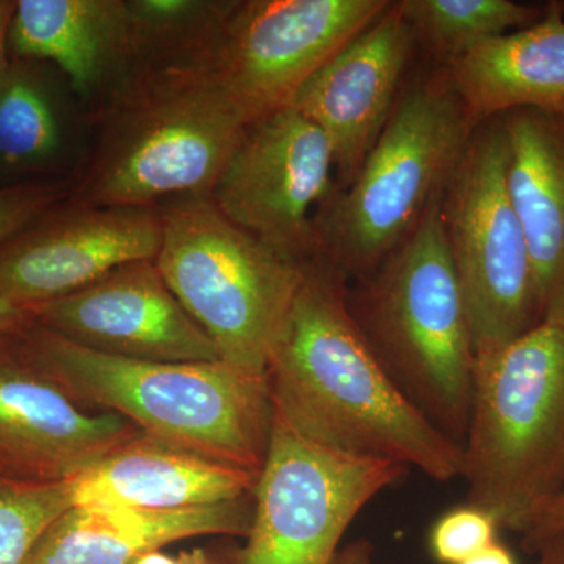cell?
I'll return each mask as SVG.
<instances>
[{
  "mask_svg": "<svg viewBox=\"0 0 564 564\" xmlns=\"http://www.w3.org/2000/svg\"><path fill=\"white\" fill-rule=\"evenodd\" d=\"M348 281L322 259L303 278L267 366L274 414L343 454L415 467L436 481L462 477L463 445L404 399L347 306Z\"/></svg>",
  "mask_w": 564,
  "mask_h": 564,
  "instance_id": "cell-1",
  "label": "cell"
},
{
  "mask_svg": "<svg viewBox=\"0 0 564 564\" xmlns=\"http://www.w3.org/2000/svg\"><path fill=\"white\" fill-rule=\"evenodd\" d=\"M14 339L29 361L76 402L121 415L159 443L261 474L273 425L267 375L223 361L107 355L36 322Z\"/></svg>",
  "mask_w": 564,
  "mask_h": 564,
  "instance_id": "cell-2",
  "label": "cell"
},
{
  "mask_svg": "<svg viewBox=\"0 0 564 564\" xmlns=\"http://www.w3.org/2000/svg\"><path fill=\"white\" fill-rule=\"evenodd\" d=\"M441 199L372 273L348 285L347 306L404 399L463 445L473 411L475 345Z\"/></svg>",
  "mask_w": 564,
  "mask_h": 564,
  "instance_id": "cell-3",
  "label": "cell"
},
{
  "mask_svg": "<svg viewBox=\"0 0 564 564\" xmlns=\"http://www.w3.org/2000/svg\"><path fill=\"white\" fill-rule=\"evenodd\" d=\"M475 128L445 69L400 93L358 176L315 212V258L348 282L372 273L443 196Z\"/></svg>",
  "mask_w": 564,
  "mask_h": 564,
  "instance_id": "cell-4",
  "label": "cell"
},
{
  "mask_svg": "<svg viewBox=\"0 0 564 564\" xmlns=\"http://www.w3.org/2000/svg\"><path fill=\"white\" fill-rule=\"evenodd\" d=\"M467 503L518 533L564 491V326L540 323L475 358L463 443Z\"/></svg>",
  "mask_w": 564,
  "mask_h": 564,
  "instance_id": "cell-5",
  "label": "cell"
},
{
  "mask_svg": "<svg viewBox=\"0 0 564 564\" xmlns=\"http://www.w3.org/2000/svg\"><path fill=\"white\" fill-rule=\"evenodd\" d=\"M247 126L214 82L135 93L96 118L90 154L70 196L158 210L209 196Z\"/></svg>",
  "mask_w": 564,
  "mask_h": 564,
  "instance_id": "cell-6",
  "label": "cell"
},
{
  "mask_svg": "<svg viewBox=\"0 0 564 564\" xmlns=\"http://www.w3.org/2000/svg\"><path fill=\"white\" fill-rule=\"evenodd\" d=\"M155 265L223 362L267 375L270 355L303 278L292 261L229 221L209 196L161 207Z\"/></svg>",
  "mask_w": 564,
  "mask_h": 564,
  "instance_id": "cell-7",
  "label": "cell"
},
{
  "mask_svg": "<svg viewBox=\"0 0 564 564\" xmlns=\"http://www.w3.org/2000/svg\"><path fill=\"white\" fill-rule=\"evenodd\" d=\"M508 158L503 118L480 122L441 199L448 250L469 310L475 358L541 323L532 258L508 187Z\"/></svg>",
  "mask_w": 564,
  "mask_h": 564,
  "instance_id": "cell-8",
  "label": "cell"
},
{
  "mask_svg": "<svg viewBox=\"0 0 564 564\" xmlns=\"http://www.w3.org/2000/svg\"><path fill=\"white\" fill-rule=\"evenodd\" d=\"M408 470L314 443L273 411L250 532L234 564H332L356 516Z\"/></svg>",
  "mask_w": 564,
  "mask_h": 564,
  "instance_id": "cell-9",
  "label": "cell"
},
{
  "mask_svg": "<svg viewBox=\"0 0 564 564\" xmlns=\"http://www.w3.org/2000/svg\"><path fill=\"white\" fill-rule=\"evenodd\" d=\"M388 0H236L212 79L245 121L292 106L311 76L377 21Z\"/></svg>",
  "mask_w": 564,
  "mask_h": 564,
  "instance_id": "cell-10",
  "label": "cell"
},
{
  "mask_svg": "<svg viewBox=\"0 0 564 564\" xmlns=\"http://www.w3.org/2000/svg\"><path fill=\"white\" fill-rule=\"evenodd\" d=\"M334 191L332 144L289 106L245 128L209 198L245 232L304 262L314 258L315 212Z\"/></svg>",
  "mask_w": 564,
  "mask_h": 564,
  "instance_id": "cell-11",
  "label": "cell"
},
{
  "mask_svg": "<svg viewBox=\"0 0 564 564\" xmlns=\"http://www.w3.org/2000/svg\"><path fill=\"white\" fill-rule=\"evenodd\" d=\"M161 243V210L69 195L0 248V295L33 310L128 263L155 261Z\"/></svg>",
  "mask_w": 564,
  "mask_h": 564,
  "instance_id": "cell-12",
  "label": "cell"
},
{
  "mask_svg": "<svg viewBox=\"0 0 564 564\" xmlns=\"http://www.w3.org/2000/svg\"><path fill=\"white\" fill-rule=\"evenodd\" d=\"M113 413H88L29 361L13 336L0 337V474L66 481L141 436Z\"/></svg>",
  "mask_w": 564,
  "mask_h": 564,
  "instance_id": "cell-13",
  "label": "cell"
},
{
  "mask_svg": "<svg viewBox=\"0 0 564 564\" xmlns=\"http://www.w3.org/2000/svg\"><path fill=\"white\" fill-rule=\"evenodd\" d=\"M35 322L91 350L161 362L221 361L155 261L128 263L79 292L33 307Z\"/></svg>",
  "mask_w": 564,
  "mask_h": 564,
  "instance_id": "cell-14",
  "label": "cell"
},
{
  "mask_svg": "<svg viewBox=\"0 0 564 564\" xmlns=\"http://www.w3.org/2000/svg\"><path fill=\"white\" fill-rule=\"evenodd\" d=\"M415 46L399 2L315 70L293 98L332 144L336 191L358 176L402 93Z\"/></svg>",
  "mask_w": 564,
  "mask_h": 564,
  "instance_id": "cell-15",
  "label": "cell"
},
{
  "mask_svg": "<svg viewBox=\"0 0 564 564\" xmlns=\"http://www.w3.org/2000/svg\"><path fill=\"white\" fill-rule=\"evenodd\" d=\"M93 135L90 111L57 66L10 58L0 74V185L73 184Z\"/></svg>",
  "mask_w": 564,
  "mask_h": 564,
  "instance_id": "cell-16",
  "label": "cell"
},
{
  "mask_svg": "<svg viewBox=\"0 0 564 564\" xmlns=\"http://www.w3.org/2000/svg\"><path fill=\"white\" fill-rule=\"evenodd\" d=\"M7 47L57 66L95 121L124 79L131 17L126 0H17Z\"/></svg>",
  "mask_w": 564,
  "mask_h": 564,
  "instance_id": "cell-17",
  "label": "cell"
},
{
  "mask_svg": "<svg viewBox=\"0 0 564 564\" xmlns=\"http://www.w3.org/2000/svg\"><path fill=\"white\" fill-rule=\"evenodd\" d=\"M259 474L141 434L70 478L74 505L176 511L254 496Z\"/></svg>",
  "mask_w": 564,
  "mask_h": 564,
  "instance_id": "cell-18",
  "label": "cell"
},
{
  "mask_svg": "<svg viewBox=\"0 0 564 564\" xmlns=\"http://www.w3.org/2000/svg\"><path fill=\"white\" fill-rule=\"evenodd\" d=\"M502 118L508 187L532 258L541 323L564 326V113L521 109Z\"/></svg>",
  "mask_w": 564,
  "mask_h": 564,
  "instance_id": "cell-19",
  "label": "cell"
},
{
  "mask_svg": "<svg viewBox=\"0 0 564 564\" xmlns=\"http://www.w3.org/2000/svg\"><path fill=\"white\" fill-rule=\"evenodd\" d=\"M254 499L154 511L74 505L44 533L28 564H132L165 544L204 534L250 532Z\"/></svg>",
  "mask_w": 564,
  "mask_h": 564,
  "instance_id": "cell-20",
  "label": "cell"
},
{
  "mask_svg": "<svg viewBox=\"0 0 564 564\" xmlns=\"http://www.w3.org/2000/svg\"><path fill=\"white\" fill-rule=\"evenodd\" d=\"M474 124L508 111L564 113V14L555 2L540 21L445 66Z\"/></svg>",
  "mask_w": 564,
  "mask_h": 564,
  "instance_id": "cell-21",
  "label": "cell"
},
{
  "mask_svg": "<svg viewBox=\"0 0 564 564\" xmlns=\"http://www.w3.org/2000/svg\"><path fill=\"white\" fill-rule=\"evenodd\" d=\"M404 21L430 54L445 66L481 44L530 28L544 9L513 0H402Z\"/></svg>",
  "mask_w": 564,
  "mask_h": 564,
  "instance_id": "cell-22",
  "label": "cell"
},
{
  "mask_svg": "<svg viewBox=\"0 0 564 564\" xmlns=\"http://www.w3.org/2000/svg\"><path fill=\"white\" fill-rule=\"evenodd\" d=\"M74 507L70 481L0 474V564H28L51 525Z\"/></svg>",
  "mask_w": 564,
  "mask_h": 564,
  "instance_id": "cell-23",
  "label": "cell"
},
{
  "mask_svg": "<svg viewBox=\"0 0 564 564\" xmlns=\"http://www.w3.org/2000/svg\"><path fill=\"white\" fill-rule=\"evenodd\" d=\"M497 529L499 525L491 514L466 502L434 522L430 551L441 564H462L496 543Z\"/></svg>",
  "mask_w": 564,
  "mask_h": 564,
  "instance_id": "cell-24",
  "label": "cell"
},
{
  "mask_svg": "<svg viewBox=\"0 0 564 564\" xmlns=\"http://www.w3.org/2000/svg\"><path fill=\"white\" fill-rule=\"evenodd\" d=\"M70 182L0 185V248L51 206L68 198Z\"/></svg>",
  "mask_w": 564,
  "mask_h": 564,
  "instance_id": "cell-25",
  "label": "cell"
},
{
  "mask_svg": "<svg viewBox=\"0 0 564 564\" xmlns=\"http://www.w3.org/2000/svg\"><path fill=\"white\" fill-rule=\"evenodd\" d=\"M562 530H564V491L533 511L518 533L521 534L522 549L530 552V549L540 543L543 538Z\"/></svg>",
  "mask_w": 564,
  "mask_h": 564,
  "instance_id": "cell-26",
  "label": "cell"
},
{
  "mask_svg": "<svg viewBox=\"0 0 564 564\" xmlns=\"http://www.w3.org/2000/svg\"><path fill=\"white\" fill-rule=\"evenodd\" d=\"M35 322V314L29 307L10 302L0 295V337L13 336Z\"/></svg>",
  "mask_w": 564,
  "mask_h": 564,
  "instance_id": "cell-27",
  "label": "cell"
},
{
  "mask_svg": "<svg viewBox=\"0 0 564 564\" xmlns=\"http://www.w3.org/2000/svg\"><path fill=\"white\" fill-rule=\"evenodd\" d=\"M529 554L538 556V564H564V530L543 538Z\"/></svg>",
  "mask_w": 564,
  "mask_h": 564,
  "instance_id": "cell-28",
  "label": "cell"
},
{
  "mask_svg": "<svg viewBox=\"0 0 564 564\" xmlns=\"http://www.w3.org/2000/svg\"><path fill=\"white\" fill-rule=\"evenodd\" d=\"M373 555V544L366 538H359L339 549L332 564H375Z\"/></svg>",
  "mask_w": 564,
  "mask_h": 564,
  "instance_id": "cell-29",
  "label": "cell"
},
{
  "mask_svg": "<svg viewBox=\"0 0 564 564\" xmlns=\"http://www.w3.org/2000/svg\"><path fill=\"white\" fill-rule=\"evenodd\" d=\"M17 0H0V74L6 70L10 63L9 47H7V35L11 17L14 13Z\"/></svg>",
  "mask_w": 564,
  "mask_h": 564,
  "instance_id": "cell-30",
  "label": "cell"
},
{
  "mask_svg": "<svg viewBox=\"0 0 564 564\" xmlns=\"http://www.w3.org/2000/svg\"><path fill=\"white\" fill-rule=\"evenodd\" d=\"M462 564H518L516 563V558L503 544L492 543L489 544L488 547H485L484 551L475 554L473 558L466 560V562Z\"/></svg>",
  "mask_w": 564,
  "mask_h": 564,
  "instance_id": "cell-31",
  "label": "cell"
},
{
  "mask_svg": "<svg viewBox=\"0 0 564 564\" xmlns=\"http://www.w3.org/2000/svg\"><path fill=\"white\" fill-rule=\"evenodd\" d=\"M132 564H180V558H173L161 551H152L139 556Z\"/></svg>",
  "mask_w": 564,
  "mask_h": 564,
  "instance_id": "cell-32",
  "label": "cell"
},
{
  "mask_svg": "<svg viewBox=\"0 0 564 564\" xmlns=\"http://www.w3.org/2000/svg\"><path fill=\"white\" fill-rule=\"evenodd\" d=\"M180 564H209L207 560L204 558L202 552H193V554L182 555L180 558Z\"/></svg>",
  "mask_w": 564,
  "mask_h": 564,
  "instance_id": "cell-33",
  "label": "cell"
},
{
  "mask_svg": "<svg viewBox=\"0 0 564 564\" xmlns=\"http://www.w3.org/2000/svg\"><path fill=\"white\" fill-rule=\"evenodd\" d=\"M556 7H558L560 11L564 14V0H555Z\"/></svg>",
  "mask_w": 564,
  "mask_h": 564,
  "instance_id": "cell-34",
  "label": "cell"
}]
</instances>
